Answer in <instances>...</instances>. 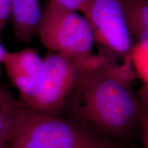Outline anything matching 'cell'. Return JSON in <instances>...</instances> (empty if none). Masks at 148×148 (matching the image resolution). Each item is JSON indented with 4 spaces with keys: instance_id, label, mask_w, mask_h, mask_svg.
I'll use <instances>...</instances> for the list:
<instances>
[{
    "instance_id": "cell-1",
    "label": "cell",
    "mask_w": 148,
    "mask_h": 148,
    "mask_svg": "<svg viewBox=\"0 0 148 148\" xmlns=\"http://www.w3.org/2000/svg\"><path fill=\"white\" fill-rule=\"evenodd\" d=\"M130 63V55L121 67L105 59L81 73L67 103L79 117L91 125L92 132L124 134L140 119L139 102L131 83Z\"/></svg>"
},
{
    "instance_id": "cell-2",
    "label": "cell",
    "mask_w": 148,
    "mask_h": 148,
    "mask_svg": "<svg viewBox=\"0 0 148 148\" xmlns=\"http://www.w3.org/2000/svg\"><path fill=\"white\" fill-rule=\"evenodd\" d=\"M5 148H127L60 116L25 107Z\"/></svg>"
},
{
    "instance_id": "cell-3",
    "label": "cell",
    "mask_w": 148,
    "mask_h": 148,
    "mask_svg": "<svg viewBox=\"0 0 148 148\" xmlns=\"http://www.w3.org/2000/svg\"><path fill=\"white\" fill-rule=\"evenodd\" d=\"M36 34L49 50L73 59L88 69L105 59L92 55L94 38L84 16L53 0H49L42 10Z\"/></svg>"
},
{
    "instance_id": "cell-4",
    "label": "cell",
    "mask_w": 148,
    "mask_h": 148,
    "mask_svg": "<svg viewBox=\"0 0 148 148\" xmlns=\"http://www.w3.org/2000/svg\"><path fill=\"white\" fill-rule=\"evenodd\" d=\"M43 60L44 79L40 93L24 106L38 113L59 116L73 93L81 73L88 69L76 60L56 53Z\"/></svg>"
},
{
    "instance_id": "cell-5",
    "label": "cell",
    "mask_w": 148,
    "mask_h": 148,
    "mask_svg": "<svg viewBox=\"0 0 148 148\" xmlns=\"http://www.w3.org/2000/svg\"><path fill=\"white\" fill-rule=\"evenodd\" d=\"M93 36L103 47L130 55L132 40L119 0H86L82 10Z\"/></svg>"
},
{
    "instance_id": "cell-6",
    "label": "cell",
    "mask_w": 148,
    "mask_h": 148,
    "mask_svg": "<svg viewBox=\"0 0 148 148\" xmlns=\"http://www.w3.org/2000/svg\"><path fill=\"white\" fill-rule=\"evenodd\" d=\"M3 63L11 83L20 92V101L23 105L39 95L43 86L44 66L35 49L6 51Z\"/></svg>"
},
{
    "instance_id": "cell-7",
    "label": "cell",
    "mask_w": 148,
    "mask_h": 148,
    "mask_svg": "<svg viewBox=\"0 0 148 148\" xmlns=\"http://www.w3.org/2000/svg\"><path fill=\"white\" fill-rule=\"evenodd\" d=\"M39 0H11V18L14 34L27 43L36 34L41 18Z\"/></svg>"
},
{
    "instance_id": "cell-8",
    "label": "cell",
    "mask_w": 148,
    "mask_h": 148,
    "mask_svg": "<svg viewBox=\"0 0 148 148\" xmlns=\"http://www.w3.org/2000/svg\"><path fill=\"white\" fill-rule=\"evenodd\" d=\"M131 36L148 40V0H119Z\"/></svg>"
},
{
    "instance_id": "cell-9",
    "label": "cell",
    "mask_w": 148,
    "mask_h": 148,
    "mask_svg": "<svg viewBox=\"0 0 148 148\" xmlns=\"http://www.w3.org/2000/svg\"><path fill=\"white\" fill-rule=\"evenodd\" d=\"M130 58L138 77L145 84L148 82V40L138 41L132 46Z\"/></svg>"
},
{
    "instance_id": "cell-10",
    "label": "cell",
    "mask_w": 148,
    "mask_h": 148,
    "mask_svg": "<svg viewBox=\"0 0 148 148\" xmlns=\"http://www.w3.org/2000/svg\"><path fill=\"white\" fill-rule=\"evenodd\" d=\"M25 106L0 110V136H10L21 120Z\"/></svg>"
},
{
    "instance_id": "cell-11",
    "label": "cell",
    "mask_w": 148,
    "mask_h": 148,
    "mask_svg": "<svg viewBox=\"0 0 148 148\" xmlns=\"http://www.w3.org/2000/svg\"><path fill=\"white\" fill-rule=\"evenodd\" d=\"M11 15V0H0V42Z\"/></svg>"
},
{
    "instance_id": "cell-12",
    "label": "cell",
    "mask_w": 148,
    "mask_h": 148,
    "mask_svg": "<svg viewBox=\"0 0 148 148\" xmlns=\"http://www.w3.org/2000/svg\"><path fill=\"white\" fill-rule=\"evenodd\" d=\"M24 105L20 101L16 100L8 92L0 88V110L21 108Z\"/></svg>"
},
{
    "instance_id": "cell-13",
    "label": "cell",
    "mask_w": 148,
    "mask_h": 148,
    "mask_svg": "<svg viewBox=\"0 0 148 148\" xmlns=\"http://www.w3.org/2000/svg\"><path fill=\"white\" fill-rule=\"evenodd\" d=\"M61 6L74 12H82L86 0H53Z\"/></svg>"
},
{
    "instance_id": "cell-14",
    "label": "cell",
    "mask_w": 148,
    "mask_h": 148,
    "mask_svg": "<svg viewBox=\"0 0 148 148\" xmlns=\"http://www.w3.org/2000/svg\"><path fill=\"white\" fill-rule=\"evenodd\" d=\"M8 139V136H0V148H5Z\"/></svg>"
},
{
    "instance_id": "cell-15",
    "label": "cell",
    "mask_w": 148,
    "mask_h": 148,
    "mask_svg": "<svg viewBox=\"0 0 148 148\" xmlns=\"http://www.w3.org/2000/svg\"><path fill=\"white\" fill-rule=\"evenodd\" d=\"M5 53H6V51L5 50V48L3 47L1 42H0V64L3 62Z\"/></svg>"
}]
</instances>
